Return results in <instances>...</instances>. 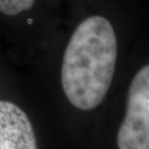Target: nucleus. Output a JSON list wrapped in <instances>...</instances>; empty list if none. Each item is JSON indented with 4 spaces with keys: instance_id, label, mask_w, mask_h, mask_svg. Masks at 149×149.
Masks as SVG:
<instances>
[{
    "instance_id": "3",
    "label": "nucleus",
    "mask_w": 149,
    "mask_h": 149,
    "mask_svg": "<svg viewBox=\"0 0 149 149\" xmlns=\"http://www.w3.org/2000/svg\"><path fill=\"white\" fill-rule=\"evenodd\" d=\"M0 149H38L28 115L9 101H0Z\"/></svg>"
},
{
    "instance_id": "2",
    "label": "nucleus",
    "mask_w": 149,
    "mask_h": 149,
    "mask_svg": "<svg viewBox=\"0 0 149 149\" xmlns=\"http://www.w3.org/2000/svg\"><path fill=\"white\" fill-rule=\"evenodd\" d=\"M117 146L119 149H149V64L139 70L130 83Z\"/></svg>"
},
{
    "instance_id": "1",
    "label": "nucleus",
    "mask_w": 149,
    "mask_h": 149,
    "mask_svg": "<svg viewBox=\"0 0 149 149\" xmlns=\"http://www.w3.org/2000/svg\"><path fill=\"white\" fill-rule=\"evenodd\" d=\"M117 60V39L112 23L102 16L86 18L66 45L61 84L66 98L77 109L101 105L111 87Z\"/></svg>"
},
{
    "instance_id": "4",
    "label": "nucleus",
    "mask_w": 149,
    "mask_h": 149,
    "mask_svg": "<svg viewBox=\"0 0 149 149\" xmlns=\"http://www.w3.org/2000/svg\"><path fill=\"white\" fill-rule=\"evenodd\" d=\"M36 0H0V12L6 16H17L29 10Z\"/></svg>"
}]
</instances>
